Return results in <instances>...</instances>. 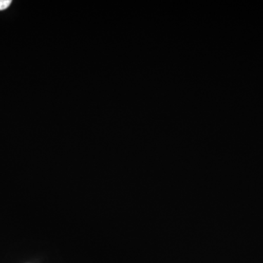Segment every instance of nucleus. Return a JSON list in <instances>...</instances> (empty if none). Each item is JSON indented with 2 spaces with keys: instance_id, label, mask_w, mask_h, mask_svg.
<instances>
[{
  "instance_id": "obj_1",
  "label": "nucleus",
  "mask_w": 263,
  "mask_h": 263,
  "mask_svg": "<svg viewBox=\"0 0 263 263\" xmlns=\"http://www.w3.org/2000/svg\"><path fill=\"white\" fill-rule=\"evenodd\" d=\"M11 3V0H0V10L7 9Z\"/></svg>"
}]
</instances>
